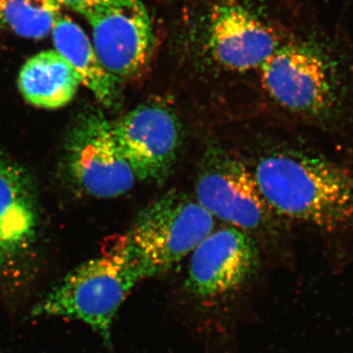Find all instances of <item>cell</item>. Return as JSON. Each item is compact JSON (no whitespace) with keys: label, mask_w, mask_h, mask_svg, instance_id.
Wrapping results in <instances>:
<instances>
[{"label":"cell","mask_w":353,"mask_h":353,"mask_svg":"<svg viewBox=\"0 0 353 353\" xmlns=\"http://www.w3.org/2000/svg\"><path fill=\"white\" fill-rule=\"evenodd\" d=\"M252 173L277 215L327 229L353 220V172L327 158L280 150L262 157Z\"/></svg>","instance_id":"1"},{"label":"cell","mask_w":353,"mask_h":353,"mask_svg":"<svg viewBox=\"0 0 353 353\" xmlns=\"http://www.w3.org/2000/svg\"><path fill=\"white\" fill-rule=\"evenodd\" d=\"M145 280L124 236L101 256L67 274L34 305L36 317H61L87 325L111 343L116 314L136 285Z\"/></svg>","instance_id":"2"},{"label":"cell","mask_w":353,"mask_h":353,"mask_svg":"<svg viewBox=\"0 0 353 353\" xmlns=\"http://www.w3.org/2000/svg\"><path fill=\"white\" fill-rule=\"evenodd\" d=\"M261 83L281 108L329 124L341 117L347 99L339 60L310 41H283L259 68Z\"/></svg>","instance_id":"3"},{"label":"cell","mask_w":353,"mask_h":353,"mask_svg":"<svg viewBox=\"0 0 353 353\" xmlns=\"http://www.w3.org/2000/svg\"><path fill=\"white\" fill-rule=\"evenodd\" d=\"M214 219L180 190H169L146 205L124 234L143 279L171 271L214 231Z\"/></svg>","instance_id":"4"},{"label":"cell","mask_w":353,"mask_h":353,"mask_svg":"<svg viewBox=\"0 0 353 353\" xmlns=\"http://www.w3.org/2000/svg\"><path fill=\"white\" fill-rule=\"evenodd\" d=\"M118 145L138 181L164 182L178 158L182 127L173 106L150 99L112 122Z\"/></svg>","instance_id":"5"},{"label":"cell","mask_w":353,"mask_h":353,"mask_svg":"<svg viewBox=\"0 0 353 353\" xmlns=\"http://www.w3.org/2000/svg\"><path fill=\"white\" fill-rule=\"evenodd\" d=\"M101 64L118 81L141 75L152 61L157 38L143 0H117L85 14Z\"/></svg>","instance_id":"6"},{"label":"cell","mask_w":353,"mask_h":353,"mask_svg":"<svg viewBox=\"0 0 353 353\" xmlns=\"http://www.w3.org/2000/svg\"><path fill=\"white\" fill-rule=\"evenodd\" d=\"M71 175L81 189L99 199L127 194L138 179L118 145L111 121L101 113H88L78 121L68 148Z\"/></svg>","instance_id":"7"},{"label":"cell","mask_w":353,"mask_h":353,"mask_svg":"<svg viewBox=\"0 0 353 353\" xmlns=\"http://www.w3.org/2000/svg\"><path fill=\"white\" fill-rule=\"evenodd\" d=\"M196 199L214 218L248 231L257 230L270 218L252 171L225 150H209L196 182Z\"/></svg>","instance_id":"8"},{"label":"cell","mask_w":353,"mask_h":353,"mask_svg":"<svg viewBox=\"0 0 353 353\" xmlns=\"http://www.w3.org/2000/svg\"><path fill=\"white\" fill-rule=\"evenodd\" d=\"M257 264L259 252L250 234L223 228L211 232L192 252L185 285L199 299H216L240 289Z\"/></svg>","instance_id":"9"},{"label":"cell","mask_w":353,"mask_h":353,"mask_svg":"<svg viewBox=\"0 0 353 353\" xmlns=\"http://www.w3.org/2000/svg\"><path fill=\"white\" fill-rule=\"evenodd\" d=\"M282 43L270 26L234 0H222L211 8L208 50L224 68L234 72L260 68Z\"/></svg>","instance_id":"10"},{"label":"cell","mask_w":353,"mask_h":353,"mask_svg":"<svg viewBox=\"0 0 353 353\" xmlns=\"http://www.w3.org/2000/svg\"><path fill=\"white\" fill-rule=\"evenodd\" d=\"M39 225L31 183L18 165L0 157V266L32 245Z\"/></svg>","instance_id":"11"},{"label":"cell","mask_w":353,"mask_h":353,"mask_svg":"<svg viewBox=\"0 0 353 353\" xmlns=\"http://www.w3.org/2000/svg\"><path fill=\"white\" fill-rule=\"evenodd\" d=\"M81 83L74 67L55 50L41 51L30 58L18 78L26 101L43 109L66 106L73 101Z\"/></svg>","instance_id":"12"},{"label":"cell","mask_w":353,"mask_h":353,"mask_svg":"<svg viewBox=\"0 0 353 353\" xmlns=\"http://www.w3.org/2000/svg\"><path fill=\"white\" fill-rule=\"evenodd\" d=\"M51 32L55 50L74 67L82 85L105 108L117 105L120 82L104 68L82 28L61 16Z\"/></svg>","instance_id":"13"},{"label":"cell","mask_w":353,"mask_h":353,"mask_svg":"<svg viewBox=\"0 0 353 353\" xmlns=\"http://www.w3.org/2000/svg\"><path fill=\"white\" fill-rule=\"evenodd\" d=\"M61 8L57 0H8L3 19L20 37L41 39L52 32Z\"/></svg>","instance_id":"14"},{"label":"cell","mask_w":353,"mask_h":353,"mask_svg":"<svg viewBox=\"0 0 353 353\" xmlns=\"http://www.w3.org/2000/svg\"><path fill=\"white\" fill-rule=\"evenodd\" d=\"M61 6L68 7L71 10L85 16L97 7L108 6L117 0H57Z\"/></svg>","instance_id":"15"},{"label":"cell","mask_w":353,"mask_h":353,"mask_svg":"<svg viewBox=\"0 0 353 353\" xmlns=\"http://www.w3.org/2000/svg\"><path fill=\"white\" fill-rule=\"evenodd\" d=\"M8 0H0V22L3 19L4 9L7 6Z\"/></svg>","instance_id":"16"}]
</instances>
